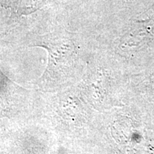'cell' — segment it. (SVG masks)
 <instances>
[{
    "label": "cell",
    "mask_w": 154,
    "mask_h": 154,
    "mask_svg": "<svg viewBox=\"0 0 154 154\" xmlns=\"http://www.w3.org/2000/svg\"><path fill=\"white\" fill-rule=\"evenodd\" d=\"M49 0H24V5L21 8V12L28 14L41 8Z\"/></svg>",
    "instance_id": "6da1fadb"
}]
</instances>
